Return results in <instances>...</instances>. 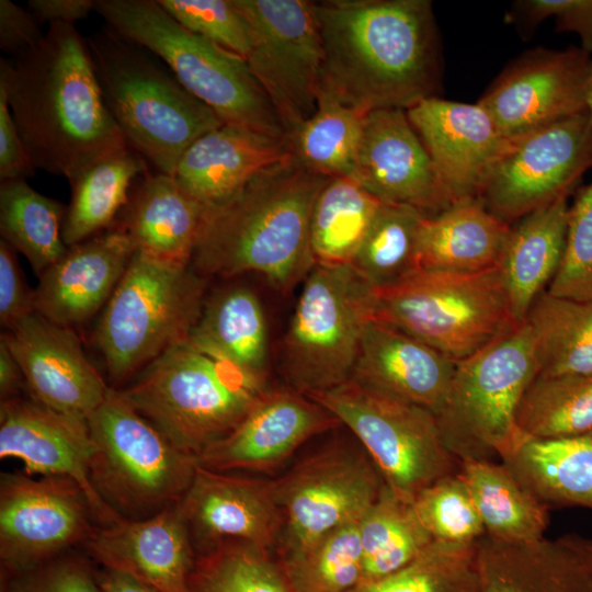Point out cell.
<instances>
[{"label": "cell", "mask_w": 592, "mask_h": 592, "mask_svg": "<svg viewBox=\"0 0 592 592\" xmlns=\"http://www.w3.org/2000/svg\"><path fill=\"white\" fill-rule=\"evenodd\" d=\"M323 50L320 91L371 112L437 96L442 64L429 0L315 2Z\"/></svg>", "instance_id": "obj_1"}, {"label": "cell", "mask_w": 592, "mask_h": 592, "mask_svg": "<svg viewBox=\"0 0 592 592\" xmlns=\"http://www.w3.org/2000/svg\"><path fill=\"white\" fill-rule=\"evenodd\" d=\"M0 87L35 169L71 183L128 147L103 99L87 39L72 24H49L35 47L1 58Z\"/></svg>", "instance_id": "obj_2"}, {"label": "cell", "mask_w": 592, "mask_h": 592, "mask_svg": "<svg viewBox=\"0 0 592 592\" xmlns=\"http://www.w3.org/2000/svg\"><path fill=\"white\" fill-rule=\"evenodd\" d=\"M329 179L294 157L260 171L206 207L193 267L225 277L255 272L274 288L289 291L315 265L310 217Z\"/></svg>", "instance_id": "obj_3"}, {"label": "cell", "mask_w": 592, "mask_h": 592, "mask_svg": "<svg viewBox=\"0 0 592 592\" xmlns=\"http://www.w3.org/2000/svg\"><path fill=\"white\" fill-rule=\"evenodd\" d=\"M105 104L127 145L171 174L183 152L224 122L153 54L109 26L87 38Z\"/></svg>", "instance_id": "obj_4"}, {"label": "cell", "mask_w": 592, "mask_h": 592, "mask_svg": "<svg viewBox=\"0 0 592 592\" xmlns=\"http://www.w3.org/2000/svg\"><path fill=\"white\" fill-rule=\"evenodd\" d=\"M270 388L182 341L140 371L124 399L183 453L198 458L229 434Z\"/></svg>", "instance_id": "obj_5"}, {"label": "cell", "mask_w": 592, "mask_h": 592, "mask_svg": "<svg viewBox=\"0 0 592 592\" xmlns=\"http://www.w3.org/2000/svg\"><path fill=\"white\" fill-rule=\"evenodd\" d=\"M94 11L118 35L159 57L224 123L287 136L247 61L184 29L157 0H96Z\"/></svg>", "instance_id": "obj_6"}, {"label": "cell", "mask_w": 592, "mask_h": 592, "mask_svg": "<svg viewBox=\"0 0 592 592\" xmlns=\"http://www.w3.org/2000/svg\"><path fill=\"white\" fill-rule=\"evenodd\" d=\"M374 294L376 319L456 363L519 326L499 266L476 273L415 270Z\"/></svg>", "instance_id": "obj_7"}, {"label": "cell", "mask_w": 592, "mask_h": 592, "mask_svg": "<svg viewBox=\"0 0 592 592\" xmlns=\"http://www.w3.org/2000/svg\"><path fill=\"white\" fill-rule=\"evenodd\" d=\"M192 267L134 252L95 331L114 383L187 340L206 298L205 280Z\"/></svg>", "instance_id": "obj_8"}, {"label": "cell", "mask_w": 592, "mask_h": 592, "mask_svg": "<svg viewBox=\"0 0 592 592\" xmlns=\"http://www.w3.org/2000/svg\"><path fill=\"white\" fill-rule=\"evenodd\" d=\"M537 373L525 321L456 363L435 418L446 448L459 463L502 459L525 437L517 425V412Z\"/></svg>", "instance_id": "obj_9"}, {"label": "cell", "mask_w": 592, "mask_h": 592, "mask_svg": "<svg viewBox=\"0 0 592 592\" xmlns=\"http://www.w3.org/2000/svg\"><path fill=\"white\" fill-rule=\"evenodd\" d=\"M93 443L91 482L121 516L139 520L177 504L197 459L173 445L111 388L88 419Z\"/></svg>", "instance_id": "obj_10"}, {"label": "cell", "mask_w": 592, "mask_h": 592, "mask_svg": "<svg viewBox=\"0 0 592 592\" xmlns=\"http://www.w3.org/2000/svg\"><path fill=\"white\" fill-rule=\"evenodd\" d=\"M375 318V294L351 264H315L305 277L283 343L291 388L306 396L351 379Z\"/></svg>", "instance_id": "obj_11"}, {"label": "cell", "mask_w": 592, "mask_h": 592, "mask_svg": "<svg viewBox=\"0 0 592 592\" xmlns=\"http://www.w3.org/2000/svg\"><path fill=\"white\" fill-rule=\"evenodd\" d=\"M363 445L385 485L402 501L457 473L460 463L446 448L435 414L353 378L308 396Z\"/></svg>", "instance_id": "obj_12"}, {"label": "cell", "mask_w": 592, "mask_h": 592, "mask_svg": "<svg viewBox=\"0 0 592 592\" xmlns=\"http://www.w3.org/2000/svg\"><path fill=\"white\" fill-rule=\"evenodd\" d=\"M252 46L246 61L286 135L317 110L323 50L315 1L234 0Z\"/></svg>", "instance_id": "obj_13"}, {"label": "cell", "mask_w": 592, "mask_h": 592, "mask_svg": "<svg viewBox=\"0 0 592 592\" xmlns=\"http://www.w3.org/2000/svg\"><path fill=\"white\" fill-rule=\"evenodd\" d=\"M591 168L592 116L585 111L511 139L479 198L511 225L570 195Z\"/></svg>", "instance_id": "obj_14"}, {"label": "cell", "mask_w": 592, "mask_h": 592, "mask_svg": "<svg viewBox=\"0 0 592 592\" xmlns=\"http://www.w3.org/2000/svg\"><path fill=\"white\" fill-rule=\"evenodd\" d=\"M384 485L366 453L342 446L306 457L274 480L283 513L280 556L296 551L323 534L357 522Z\"/></svg>", "instance_id": "obj_15"}, {"label": "cell", "mask_w": 592, "mask_h": 592, "mask_svg": "<svg viewBox=\"0 0 592 592\" xmlns=\"http://www.w3.org/2000/svg\"><path fill=\"white\" fill-rule=\"evenodd\" d=\"M81 487L61 476L34 479L2 473L0 478V559L5 576L45 563L95 531Z\"/></svg>", "instance_id": "obj_16"}, {"label": "cell", "mask_w": 592, "mask_h": 592, "mask_svg": "<svg viewBox=\"0 0 592 592\" xmlns=\"http://www.w3.org/2000/svg\"><path fill=\"white\" fill-rule=\"evenodd\" d=\"M591 55L581 47L524 53L478 103L509 140L588 110Z\"/></svg>", "instance_id": "obj_17"}, {"label": "cell", "mask_w": 592, "mask_h": 592, "mask_svg": "<svg viewBox=\"0 0 592 592\" xmlns=\"http://www.w3.org/2000/svg\"><path fill=\"white\" fill-rule=\"evenodd\" d=\"M177 508L196 557L228 543L270 550L283 530L274 480L212 470L198 463Z\"/></svg>", "instance_id": "obj_18"}, {"label": "cell", "mask_w": 592, "mask_h": 592, "mask_svg": "<svg viewBox=\"0 0 592 592\" xmlns=\"http://www.w3.org/2000/svg\"><path fill=\"white\" fill-rule=\"evenodd\" d=\"M32 397L46 408L88 422L109 387L87 358L73 329L33 311L1 334Z\"/></svg>", "instance_id": "obj_19"}, {"label": "cell", "mask_w": 592, "mask_h": 592, "mask_svg": "<svg viewBox=\"0 0 592 592\" xmlns=\"http://www.w3.org/2000/svg\"><path fill=\"white\" fill-rule=\"evenodd\" d=\"M93 443L88 422L53 411L36 400L1 401L0 457L23 463L27 475L61 476L83 490L99 526L124 517L95 491L90 477Z\"/></svg>", "instance_id": "obj_20"}, {"label": "cell", "mask_w": 592, "mask_h": 592, "mask_svg": "<svg viewBox=\"0 0 592 592\" xmlns=\"http://www.w3.org/2000/svg\"><path fill=\"white\" fill-rule=\"evenodd\" d=\"M353 179L380 202L409 206L426 216L452 204L406 110L377 109L366 114Z\"/></svg>", "instance_id": "obj_21"}, {"label": "cell", "mask_w": 592, "mask_h": 592, "mask_svg": "<svg viewBox=\"0 0 592 592\" xmlns=\"http://www.w3.org/2000/svg\"><path fill=\"white\" fill-rule=\"evenodd\" d=\"M406 112L451 203L479 198L510 143L487 111L478 102L433 96Z\"/></svg>", "instance_id": "obj_22"}, {"label": "cell", "mask_w": 592, "mask_h": 592, "mask_svg": "<svg viewBox=\"0 0 592 592\" xmlns=\"http://www.w3.org/2000/svg\"><path fill=\"white\" fill-rule=\"evenodd\" d=\"M340 424L308 396L293 388H270L229 434L198 456L197 463L217 471L272 470L307 440Z\"/></svg>", "instance_id": "obj_23"}, {"label": "cell", "mask_w": 592, "mask_h": 592, "mask_svg": "<svg viewBox=\"0 0 592 592\" xmlns=\"http://www.w3.org/2000/svg\"><path fill=\"white\" fill-rule=\"evenodd\" d=\"M134 252L130 238L117 225L69 247L38 276L35 311L71 329L84 323L106 305Z\"/></svg>", "instance_id": "obj_24"}, {"label": "cell", "mask_w": 592, "mask_h": 592, "mask_svg": "<svg viewBox=\"0 0 592 592\" xmlns=\"http://www.w3.org/2000/svg\"><path fill=\"white\" fill-rule=\"evenodd\" d=\"M84 545L103 568L158 592H189L196 554L177 504L145 519L99 526Z\"/></svg>", "instance_id": "obj_25"}, {"label": "cell", "mask_w": 592, "mask_h": 592, "mask_svg": "<svg viewBox=\"0 0 592 592\" xmlns=\"http://www.w3.org/2000/svg\"><path fill=\"white\" fill-rule=\"evenodd\" d=\"M292 157L287 136L224 123L183 152L172 177L207 207L231 196L260 171Z\"/></svg>", "instance_id": "obj_26"}, {"label": "cell", "mask_w": 592, "mask_h": 592, "mask_svg": "<svg viewBox=\"0 0 592 592\" xmlns=\"http://www.w3.org/2000/svg\"><path fill=\"white\" fill-rule=\"evenodd\" d=\"M455 368L456 362L444 354L373 318L365 328L351 378L436 414Z\"/></svg>", "instance_id": "obj_27"}, {"label": "cell", "mask_w": 592, "mask_h": 592, "mask_svg": "<svg viewBox=\"0 0 592 592\" xmlns=\"http://www.w3.org/2000/svg\"><path fill=\"white\" fill-rule=\"evenodd\" d=\"M205 210L171 174L149 170L134 184L114 225L127 234L135 251L191 264Z\"/></svg>", "instance_id": "obj_28"}, {"label": "cell", "mask_w": 592, "mask_h": 592, "mask_svg": "<svg viewBox=\"0 0 592 592\" xmlns=\"http://www.w3.org/2000/svg\"><path fill=\"white\" fill-rule=\"evenodd\" d=\"M477 592H592V568L561 537L508 543L483 536Z\"/></svg>", "instance_id": "obj_29"}, {"label": "cell", "mask_w": 592, "mask_h": 592, "mask_svg": "<svg viewBox=\"0 0 592 592\" xmlns=\"http://www.w3.org/2000/svg\"><path fill=\"white\" fill-rule=\"evenodd\" d=\"M568 197L561 196L510 225L498 266L519 325L524 322L543 289L549 286L562 261Z\"/></svg>", "instance_id": "obj_30"}, {"label": "cell", "mask_w": 592, "mask_h": 592, "mask_svg": "<svg viewBox=\"0 0 592 592\" xmlns=\"http://www.w3.org/2000/svg\"><path fill=\"white\" fill-rule=\"evenodd\" d=\"M509 228L478 197L453 202L423 218L417 270L476 273L496 267Z\"/></svg>", "instance_id": "obj_31"}, {"label": "cell", "mask_w": 592, "mask_h": 592, "mask_svg": "<svg viewBox=\"0 0 592 592\" xmlns=\"http://www.w3.org/2000/svg\"><path fill=\"white\" fill-rule=\"evenodd\" d=\"M501 460L547 509L592 510V431L554 439L525 436Z\"/></svg>", "instance_id": "obj_32"}, {"label": "cell", "mask_w": 592, "mask_h": 592, "mask_svg": "<svg viewBox=\"0 0 592 592\" xmlns=\"http://www.w3.org/2000/svg\"><path fill=\"white\" fill-rule=\"evenodd\" d=\"M187 340L251 375L266 379L269 329L257 294L230 286L205 298Z\"/></svg>", "instance_id": "obj_33"}, {"label": "cell", "mask_w": 592, "mask_h": 592, "mask_svg": "<svg viewBox=\"0 0 592 592\" xmlns=\"http://www.w3.org/2000/svg\"><path fill=\"white\" fill-rule=\"evenodd\" d=\"M149 164L129 146L90 166L71 185L62 239L69 248L112 226Z\"/></svg>", "instance_id": "obj_34"}, {"label": "cell", "mask_w": 592, "mask_h": 592, "mask_svg": "<svg viewBox=\"0 0 592 592\" xmlns=\"http://www.w3.org/2000/svg\"><path fill=\"white\" fill-rule=\"evenodd\" d=\"M486 535L508 543L536 542L548 524V509L526 490L505 465L493 460L460 462Z\"/></svg>", "instance_id": "obj_35"}, {"label": "cell", "mask_w": 592, "mask_h": 592, "mask_svg": "<svg viewBox=\"0 0 592 592\" xmlns=\"http://www.w3.org/2000/svg\"><path fill=\"white\" fill-rule=\"evenodd\" d=\"M540 377L592 374V300L544 292L524 320Z\"/></svg>", "instance_id": "obj_36"}, {"label": "cell", "mask_w": 592, "mask_h": 592, "mask_svg": "<svg viewBox=\"0 0 592 592\" xmlns=\"http://www.w3.org/2000/svg\"><path fill=\"white\" fill-rule=\"evenodd\" d=\"M382 203L353 178H330L310 217L315 264H351Z\"/></svg>", "instance_id": "obj_37"}, {"label": "cell", "mask_w": 592, "mask_h": 592, "mask_svg": "<svg viewBox=\"0 0 592 592\" xmlns=\"http://www.w3.org/2000/svg\"><path fill=\"white\" fill-rule=\"evenodd\" d=\"M66 208L24 179L0 184L1 237L27 259L38 276L68 249L62 239Z\"/></svg>", "instance_id": "obj_38"}, {"label": "cell", "mask_w": 592, "mask_h": 592, "mask_svg": "<svg viewBox=\"0 0 592 592\" xmlns=\"http://www.w3.org/2000/svg\"><path fill=\"white\" fill-rule=\"evenodd\" d=\"M358 530L363 554L361 583L401 569L434 542L412 504L400 500L385 482L360 520Z\"/></svg>", "instance_id": "obj_39"}, {"label": "cell", "mask_w": 592, "mask_h": 592, "mask_svg": "<svg viewBox=\"0 0 592 592\" xmlns=\"http://www.w3.org/2000/svg\"><path fill=\"white\" fill-rule=\"evenodd\" d=\"M366 114L319 92L316 112L287 135L293 157L326 178H353Z\"/></svg>", "instance_id": "obj_40"}, {"label": "cell", "mask_w": 592, "mask_h": 592, "mask_svg": "<svg viewBox=\"0 0 592 592\" xmlns=\"http://www.w3.org/2000/svg\"><path fill=\"white\" fill-rule=\"evenodd\" d=\"M358 522L334 528L277 560L292 592H348L363 579Z\"/></svg>", "instance_id": "obj_41"}, {"label": "cell", "mask_w": 592, "mask_h": 592, "mask_svg": "<svg viewBox=\"0 0 592 592\" xmlns=\"http://www.w3.org/2000/svg\"><path fill=\"white\" fill-rule=\"evenodd\" d=\"M517 425L533 439L592 431V374L536 376L521 401Z\"/></svg>", "instance_id": "obj_42"}, {"label": "cell", "mask_w": 592, "mask_h": 592, "mask_svg": "<svg viewBox=\"0 0 592 592\" xmlns=\"http://www.w3.org/2000/svg\"><path fill=\"white\" fill-rule=\"evenodd\" d=\"M425 216L409 206L382 203L351 265L374 288L415 271L419 231Z\"/></svg>", "instance_id": "obj_43"}, {"label": "cell", "mask_w": 592, "mask_h": 592, "mask_svg": "<svg viewBox=\"0 0 592 592\" xmlns=\"http://www.w3.org/2000/svg\"><path fill=\"white\" fill-rule=\"evenodd\" d=\"M189 592H292L270 550L228 543L196 557Z\"/></svg>", "instance_id": "obj_44"}, {"label": "cell", "mask_w": 592, "mask_h": 592, "mask_svg": "<svg viewBox=\"0 0 592 592\" xmlns=\"http://www.w3.org/2000/svg\"><path fill=\"white\" fill-rule=\"evenodd\" d=\"M476 549L434 540L401 569L348 592H477Z\"/></svg>", "instance_id": "obj_45"}, {"label": "cell", "mask_w": 592, "mask_h": 592, "mask_svg": "<svg viewBox=\"0 0 592 592\" xmlns=\"http://www.w3.org/2000/svg\"><path fill=\"white\" fill-rule=\"evenodd\" d=\"M412 506L434 540L476 544L486 536V530L459 470L423 489L412 502Z\"/></svg>", "instance_id": "obj_46"}, {"label": "cell", "mask_w": 592, "mask_h": 592, "mask_svg": "<svg viewBox=\"0 0 592 592\" xmlns=\"http://www.w3.org/2000/svg\"><path fill=\"white\" fill-rule=\"evenodd\" d=\"M184 29L244 60L252 39L249 24L234 0H157Z\"/></svg>", "instance_id": "obj_47"}, {"label": "cell", "mask_w": 592, "mask_h": 592, "mask_svg": "<svg viewBox=\"0 0 592 592\" xmlns=\"http://www.w3.org/2000/svg\"><path fill=\"white\" fill-rule=\"evenodd\" d=\"M549 294L592 300V182L569 205L565 252Z\"/></svg>", "instance_id": "obj_48"}, {"label": "cell", "mask_w": 592, "mask_h": 592, "mask_svg": "<svg viewBox=\"0 0 592 592\" xmlns=\"http://www.w3.org/2000/svg\"><path fill=\"white\" fill-rule=\"evenodd\" d=\"M5 577L1 592H101L98 574L90 563L70 553Z\"/></svg>", "instance_id": "obj_49"}, {"label": "cell", "mask_w": 592, "mask_h": 592, "mask_svg": "<svg viewBox=\"0 0 592 592\" xmlns=\"http://www.w3.org/2000/svg\"><path fill=\"white\" fill-rule=\"evenodd\" d=\"M510 15L525 29L554 18L557 31L576 33L581 48L592 55V0H521Z\"/></svg>", "instance_id": "obj_50"}, {"label": "cell", "mask_w": 592, "mask_h": 592, "mask_svg": "<svg viewBox=\"0 0 592 592\" xmlns=\"http://www.w3.org/2000/svg\"><path fill=\"white\" fill-rule=\"evenodd\" d=\"M35 311L33 289L26 285L16 251L3 239L0 241V322L7 330Z\"/></svg>", "instance_id": "obj_51"}, {"label": "cell", "mask_w": 592, "mask_h": 592, "mask_svg": "<svg viewBox=\"0 0 592 592\" xmlns=\"http://www.w3.org/2000/svg\"><path fill=\"white\" fill-rule=\"evenodd\" d=\"M34 171L35 167L13 119L5 91L0 87V180H25Z\"/></svg>", "instance_id": "obj_52"}, {"label": "cell", "mask_w": 592, "mask_h": 592, "mask_svg": "<svg viewBox=\"0 0 592 592\" xmlns=\"http://www.w3.org/2000/svg\"><path fill=\"white\" fill-rule=\"evenodd\" d=\"M45 33L30 10L10 0H0V48L16 57L35 47Z\"/></svg>", "instance_id": "obj_53"}, {"label": "cell", "mask_w": 592, "mask_h": 592, "mask_svg": "<svg viewBox=\"0 0 592 592\" xmlns=\"http://www.w3.org/2000/svg\"><path fill=\"white\" fill-rule=\"evenodd\" d=\"M27 10L39 23L72 24L95 10L94 0H29Z\"/></svg>", "instance_id": "obj_54"}, {"label": "cell", "mask_w": 592, "mask_h": 592, "mask_svg": "<svg viewBox=\"0 0 592 592\" xmlns=\"http://www.w3.org/2000/svg\"><path fill=\"white\" fill-rule=\"evenodd\" d=\"M25 383L22 371L3 339H0V396L1 401L19 397Z\"/></svg>", "instance_id": "obj_55"}, {"label": "cell", "mask_w": 592, "mask_h": 592, "mask_svg": "<svg viewBox=\"0 0 592 592\" xmlns=\"http://www.w3.org/2000/svg\"><path fill=\"white\" fill-rule=\"evenodd\" d=\"M96 574L101 592H158L146 583L116 570L102 567Z\"/></svg>", "instance_id": "obj_56"}, {"label": "cell", "mask_w": 592, "mask_h": 592, "mask_svg": "<svg viewBox=\"0 0 592 592\" xmlns=\"http://www.w3.org/2000/svg\"><path fill=\"white\" fill-rule=\"evenodd\" d=\"M561 539L592 568V538L570 533Z\"/></svg>", "instance_id": "obj_57"}, {"label": "cell", "mask_w": 592, "mask_h": 592, "mask_svg": "<svg viewBox=\"0 0 592 592\" xmlns=\"http://www.w3.org/2000/svg\"><path fill=\"white\" fill-rule=\"evenodd\" d=\"M588 110L592 116V75H591V81H590V88H589Z\"/></svg>", "instance_id": "obj_58"}]
</instances>
